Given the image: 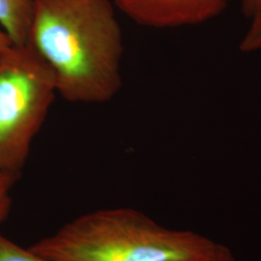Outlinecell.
Returning a JSON list of instances; mask_svg holds the SVG:
<instances>
[{"instance_id":"8992f818","label":"cell","mask_w":261,"mask_h":261,"mask_svg":"<svg viewBox=\"0 0 261 261\" xmlns=\"http://www.w3.org/2000/svg\"><path fill=\"white\" fill-rule=\"evenodd\" d=\"M0 261H51L10 240L0 232Z\"/></svg>"},{"instance_id":"ba28073f","label":"cell","mask_w":261,"mask_h":261,"mask_svg":"<svg viewBox=\"0 0 261 261\" xmlns=\"http://www.w3.org/2000/svg\"><path fill=\"white\" fill-rule=\"evenodd\" d=\"M251 24L240 42V50L252 53L261 49V8L252 16Z\"/></svg>"},{"instance_id":"5b68a950","label":"cell","mask_w":261,"mask_h":261,"mask_svg":"<svg viewBox=\"0 0 261 261\" xmlns=\"http://www.w3.org/2000/svg\"><path fill=\"white\" fill-rule=\"evenodd\" d=\"M33 7V0H0V27L14 46L27 44Z\"/></svg>"},{"instance_id":"3957f363","label":"cell","mask_w":261,"mask_h":261,"mask_svg":"<svg viewBox=\"0 0 261 261\" xmlns=\"http://www.w3.org/2000/svg\"><path fill=\"white\" fill-rule=\"evenodd\" d=\"M57 90L53 71L28 44L0 56V169L20 175Z\"/></svg>"},{"instance_id":"7a4b0ae2","label":"cell","mask_w":261,"mask_h":261,"mask_svg":"<svg viewBox=\"0 0 261 261\" xmlns=\"http://www.w3.org/2000/svg\"><path fill=\"white\" fill-rule=\"evenodd\" d=\"M29 248L51 261H211L226 247L120 206L75 217Z\"/></svg>"},{"instance_id":"277c9868","label":"cell","mask_w":261,"mask_h":261,"mask_svg":"<svg viewBox=\"0 0 261 261\" xmlns=\"http://www.w3.org/2000/svg\"><path fill=\"white\" fill-rule=\"evenodd\" d=\"M134 22L152 28L196 25L224 12L228 0H112Z\"/></svg>"},{"instance_id":"9c48e42d","label":"cell","mask_w":261,"mask_h":261,"mask_svg":"<svg viewBox=\"0 0 261 261\" xmlns=\"http://www.w3.org/2000/svg\"><path fill=\"white\" fill-rule=\"evenodd\" d=\"M241 4L243 13L249 18H252L256 11L261 8V0H241Z\"/></svg>"},{"instance_id":"6da1fadb","label":"cell","mask_w":261,"mask_h":261,"mask_svg":"<svg viewBox=\"0 0 261 261\" xmlns=\"http://www.w3.org/2000/svg\"><path fill=\"white\" fill-rule=\"evenodd\" d=\"M27 44L71 103H103L122 86V28L112 0H33Z\"/></svg>"},{"instance_id":"52a82bcc","label":"cell","mask_w":261,"mask_h":261,"mask_svg":"<svg viewBox=\"0 0 261 261\" xmlns=\"http://www.w3.org/2000/svg\"><path fill=\"white\" fill-rule=\"evenodd\" d=\"M20 175L0 169V224L6 221L12 208L11 191Z\"/></svg>"},{"instance_id":"8fae6325","label":"cell","mask_w":261,"mask_h":261,"mask_svg":"<svg viewBox=\"0 0 261 261\" xmlns=\"http://www.w3.org/2000/svg\"><path fill=\"white\" fill-rule=\"evenodd\" d=\"M211 261H235V259H234L233 254L231 253L230 250L225 248L223 252Z\"/></svg>"},{"instance_id":"30bf717a","label":"cell","mask_w":261,"mask_h":261,"mask_svg":"<svg viewBox=\"0 0 261 261\" xmlns=\"http://www.w3.org/2000/svg\"><path fill=\"white\" fill-rule=\"evenodd\" d=\"M13 46L8 35L5 33V31L0 27V56L4 54L7 49Z\"/></svg>"}]
</instances>
